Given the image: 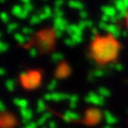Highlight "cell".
I'll return each instance as SVG.
<instances>
[{"instance_id": "6da1fadb", "label": "cell", "mask_w": 128, "mask_h": 128, "mask_svg": "<svg viewBox=\"0 0 128 128\" xmlns=\"http://www.w3.org/2000/svg\"><path fill=\"white\" fill-rule=\"evenodd\" d=\"M126 25H127V29H128V9H127V12H126Z\"/></svg>"}]
</instances>
